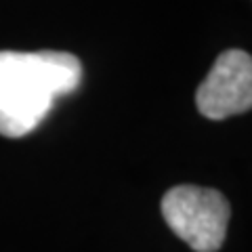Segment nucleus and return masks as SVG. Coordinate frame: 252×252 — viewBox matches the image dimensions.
Returning <instances> with one entry per match:
<instances>
[{"label": "nucleus", "instance_id": "nucleus-1", "mask_svg": "<svg viewBox=\"0 0 252 252\" xmlns=\"http://www.w3.org/2000/svg\"><path fill=\"white\" fill-rule=\"evenodd\" d=\"M82 63L65 51H0V135L19 139L36 130L55 99L82 82Z\"/></svg>", "mask_w": 252, "mask_h": 252}, {"label": "nucleus", "instance_id": "nucleus-2", "mask_svg": "<svg viewBox=\"0 0 252 252\" xmlns=\"http://www.w3.org/2000/svg\"><path fill=\"white\" fill-rule=\"evenodd\" d=\"M162 217L195 252H217L225 242L231 206L217 189L177 185L162 198Z\"/></svg>", "mask_w": 252, "mask_h": 252}, {"label": "nucleus", "instance_id": "nucleus-3", "mask_svg": "<svg viewBox=\"0 0 252 252\" xmlns=\"http://www.w3.org/2000/svg\"><path fill=\"white\" fill-rule=\"evenodd\" d=\"M195 105L208 120H225L252 109L250 55L240 49L220 53L208 76L198 86Z\"/></svg>", "mask_w": 252, "mask_h": 252}]
</instances>
